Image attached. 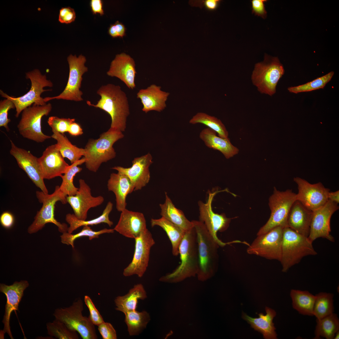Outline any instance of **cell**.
Masks as SVG:
<instances>
[{"mask_svg":"<svg viewBox=\"0 0 339 339\" xmlns=\"http://www.w3.org/2000/svg\"><path fill=\"white\" fill-rule=\"evenodd\" d=\"M339 209L338 204L329 200L323 206L312 211L309 239L313 242L319 238L335 241L330 234V220L333 214Z\"/></svg>","mask_w":339,"mask_h":339,"instance_id":"cell-17","label":"cell"},{"mask_svg":"<svg viewBox=\"0 0 339 339\" xmlns=\"http://www.w3.org/2000/svg\"><path fill=\"white\" fill-rule=\"evenodd\" d=\"M217 133L210 128H206L201 131L199 137L207 147L219 151L227 159L239 153V149L231 143L229 137L222 138Z\"/></svg>","mask_w":339,"mask_h":339,"instance_id":"cell-29","label":"cell"},{"mask_svg":"<svg viewBox=\"0 0 339 339\" xmlns=\"http://www.w3.org/2000/svg\"><path fill=\"white\" fill-rule=\"evenodd\" d=\"M290 296L293 308L299 314L309 316H314L313 308L316 299L314 295L308 291L292 289Z\"/></svg>","mask_w":339,"mask_h":339,"instance_id":"cell-33","label":"cell"},{"mask_svg":"<svg viewBox=\"0 0 339 339\" xmlns=\"http://www.w3.org/2000/svg\"><path fill=\"white\" fill-rule=\"evenodd\" d=\"M315 296L313 308V315L316 318V320H320L334 313L333 294L320 292Z\"/></svg>","mask_w":339,"mask_h":339,"instance_id":"cell-40","label":"cell"},{"mask_svg":"<svg viewBox=\"0 0 339 339\" xmlns=\"http://www.w3.org/2000/svg\"><path fill=\"white\" fill-rule=\"evenodd\" d=\"M316 322L315 339H320L321 337L326 339H334L336 333L339 331V319L334 313L320 320H316Z\"/></svg>","mask_w":339,"mask_h":339,"instance_id":"cell-37","label":"cell"},{"mask_svg":"<svg viewBox=\"0 0 339 339\" xmlns=\"http://www.w3.org/2000/svg\"><path fill=\"white\" fill-rule=\"evenodd\" d=\"M296 200V194L291 190L280 191L274 187L273 193L269 199L270 216L266 223L260 229L257 235L266 233L277 227H288V214L292 205Z\"/></svg>","mask_w":339,"mask_h":339,"instance_id":"cell-7","label":"cell"},{"mask_svg":"<svg viewBox=\"0 0 339 339\" xmlns=\"http://www.w3.org/2000/svg\"><path fill=\"white\" fill-rule=\"evenodd\" d=\"M161 86L152 84L137 93V98L141 100L142 110L145 113L151 110L161 112L166 107V101L170 93L162 91Z\"/></svg>","mask_w":339,"mask_h":339,"instance_id":"cell-25","label":"cell"},{"mask_svg":"<svg viewBox=\"0 0 339 339\" xmlns=\"http://www.w3.org/2000/svg\"><path fill=\"white\" fill-rule=\"evenodd\" d=\"M107 187L108 191L113 192L115 195L117 210L121 212L126 209V197L134 191L129 178L119 172L112 173L108 180Z\"/></svg>","mask_w":339,"mask_h":339,"instance_id":"cell-26","label":"cell"},{"mask_svg":"<svg viewBox=\"0 0 339 339\" xmlns=\"http://www.w3.org/2000/svg\"><path fill=\"white\" fill-rule=\"evenodd\" d=\"M334 74V72L331 71L304 84L288 87V89L290 92L297 94L323 89L326 84L331 80Z\"/></svg>","mask_w":339,"mask_h":339,"instance_id":"cell-43","label":"cell"},{"mask_svg":"<svg viewBox=\"0 0 339 339\" xmlns=\"http://www.w3.org/2000/svg\"><path fill=\"white\" fill-rule=\"evenodd\" d=\"M134 239L133 257L131 263L124 270L123 275L125 277L137 275L141 277L148 266L150 250L155 242L147 229Z\"/></svg>","mask_w":339,"mask_h":339,"instance_id":"cell-14","label":"cell"},{"mask_svg":"<svg viewBox=\"0 0 339 339\" xmlns=\"http://www.w3.org/2000/svg\"><path fill=\"white\" fill-rule=\"evenodd\" d=\"M121 212L114 230L126 237L135 239L147 229L145 218L143 213L126 209Z\"/></svg>","mask_w":339,"mask_h":339,"instance_id":"cell-24","label":"cell"},{"mask_svg":"<svg viewBox=\"0 0 339 339\" xmlns=\"http://www.w3.org/2000/svg\"><path fill=\"white\" fill-rule=\"evenodd\" d=\"M312 211L296 200L290 210L287 220L288 227L306 237L309 233Z\"/></svg>","mask_w":339,"mask_h":339,"instance_id":"cell-27","label":"cell"},{"mask_svg":"<svg viewBox=\"0 0 339 339\" xmlns=\"http://www.w3.org/2000/svg\"><path fill=\"white\" fill-rule=\"evenodd\" d=\"M15 108L14 103L10 100L6 98L0 102V126L4 127L7 131L9 130L8 123L11 121L8 118V111L11 109Z\"/></svg>","mask_w":339,"mask_h":339,"instance_id":"cell-45","label":"cell"},{"mask_svg":"<svg viewBox=\"0 0 339 339\" xmlns=\"http://www.w3.org/2000/svg\"><path fill=\"white\" fill-rule=\"evenodd\" d=\"M75 18V11L70 7H63L60 10L58 21L60 23L69 24L74 22Z\"/></svg>","mask_w":339,"mask_h":339,"instance_id":"cell-49","label":"cell"},{"mask_svg":"<svg viewBox=\"0 0 339 339\" xmlns=\"http://www.w3.org/2000/svg\"><path fill=\"white\" fill-rule=\"evenodd\" d=\"M10 154L16 159L19 166L25 172L36 186L45 193H48L45 185L38 158L29 151L18 147L10 140Z\"/></svg>","mask_w":339,"mask_h":339,"instance_id":"cell-18","label":"cell"},{"mask_svg":"<svg viewBox=\"0 0 339 339\" xmlns=\"http://www.w3.org/2000/svg\"><path fill=\"white\" fill-rule=\"evenodd\" d=\"M114 229H107L105 228L99 231H93L89 226H83L82 229L79 233L75 234H72L68 232L63 233L61 236V242L64 244L70 245L73 248H74V242L77 238L83 236H86L89 237L90 240L94 238H98L99 235L106 233H113Z\"/></svg>","mask_w":339,"mask_h":339,"instance_id":"cell-42","label":"cell"},{"mask_svg":"<svg viewBox=\"0 0 339 339\" xmlns=\"http://www.w3.org/2000/svg\"><path fill=\"white\" fill-rule=\"evenodd\" d=\"M26 78L30 80L31 88L28 92L22 96L17 97L10 96L0 90V94L2 97L10 100L14 104L16 111L15 116L17 118L24 110L32 104L39 105L46 104L40 95L45 91L52 90L44 89V87H51L53 86L52 83L47 79L46 75H42L38 69L26 73Z\"/></svg>","mask_w":339,"mask_h":339,"instance_id":"cell-9","label":"cell"},{"mask_svg":"<svg viewBox=\"0 0 339 339\" xmlns=\"http://www.w3.org/2000/svg\"><path fill=\"white\" fill-rule=\"evenodd\" d=\"M298 186L297 200L313 211L325 204L328 200L330 190L321 182L311 184L306 180L297 177L293 179Z\"/></svg>","mask_w":339,"mask_h":339,"instance_id":"cell-16","label":"cell"},{"mask_svg":"<svg viewBox=\"0 0 339 339\" xmlns=\"http://www.w3.org/2000/svg\"><path fill=\"white\" fill-rule=\"evenodd\" d=\"M108 32L113 38H123L125 35L126 28L123 24L117 21L114 24L110 25Z\"/></svg>","mask_w":339,"mask_h":339,"instance_id":"cell-51","label":"cell"},{"mask_svg":"<svg viewBox=\"0 0 339 339\" xmlns=\"http://www.w3.org/2000/svg\"><path fill=\"white\" fill-rule=\"evenodd\" d=\"M48 334L59 339H78L77 331L68 328L63 322L55 319L46 324Z\"/></svg>","mask_w":339,"mask_h":339,"instance_id":"cell-41","label":"cell"},{"mask_svg":"<svg viewBox=\"0 0 339 339\" xmlns=\"http://www.w3.org/2000/svg\"><path fill=\"white\" fill-rule=\"evenodd\" d=\"M218 192H210L207 202L204 203L198 202L200 212V221L204 223L207 231L215 241L220 247H224L229 242L224 243L220 240L217 236L218 231H225L229 226L231 218L226 216L224 213L219 214L215 213L212 209V204L213 197Z\"/></svg>","mask_w":339,"mask_h":339,"instance_id":"cell-15","label":"cell"},{"mask_svg":"<svg viewBox=\"0 0 339 339\" xmlns=\"http://www.w3.org/2000/svg\"><path fill=\"white\" fill-rule=\"evenodd\" d=\"M180 265L172 272L161 277L159 280L176 282L197 273L199 257L196 235L194 228L186 232L179 248Z\"/></svg>","mask_w":339,"mask_h":339,"instance_id":"cell-2","label":"cell"},{"mask_svg":"<svg viewBox=\"0 0 339 339\" xmlns=\"http://www.w3.org/2000/svg\"><path fill=\"white\" fill-rule=\"evenodd\" d=\"M97 93L101 97L97 103L93 104L87 101V104L102 109L110 115L111 119L110 128L124 131L127 118L130 114L128 100L125 93L119 86L109 83L100 87Z\"/></svg>","mask_w":339,"mask_h":339,"instance_id":"cell-1","label":"cell"},{"mask_svg":"<svg viewBox=\"0 0 339 339\" xmlns=\"http://www.w3.org/2000/svg\"><path fill=\"white\" fill-rule=\"evenodd\" d=\"M284 73L278 58L266 54L264 60L255 65L251 80L260 92L271 96L276 92L277 83Z\"/></svg>","mask_w":339,"mask_h":339,"instance_id":"cell-6","label":"cell"},{"mask_svg":"<svg viewBox=\"0 0 339 339\" xmlns=\"http://www.w3.org/2000/svg\"><path fill=\"white\" fill-rule=\"evenodd\" d=\"M85 160L84 157L72 164L69 165L64 175L61 176L62 181L59 189L66 196L74 195L78 192V188L74 185L73 180L76 175L82 170V168L78 166L85 163Z\"/></svg>","mask_w":339,"mask_h":339,"instance_id":"cell-38","label":"cell"},{"mask_svg":"<svg viewBox=\"0 0 339 339\" xmlns=\"http://www.w3.org/2000/svg\"><path fill=\"white\" fill-rule=\"evenodd\" d=\"M113 207V203L111 202H109L101 215L97 218L89 220L78 219L73 214H67L66 220L70 225L68 228L67 232L72 234L74 231L80 227L97 225L101 223H106L109 227H111L113 223L110 220L109 216L112 210Z\"/></svg>","mask_w":339,"mask_h":339,"instance_id":"cell-34","label":"cell"},{"mask_svg":"<svg viewBox=\"0 0 339 339\" xmlns=\"http://www.w3.org/2000/svg\"><path fill=\"white\" fill-rule=\"evenodd\" d=\"M189 123L192 124H203L215 132L220 137L228 138V132L222 121L217 118L206 113L202 112L197 113L190 120Z\"/></svg>","mask_w":339,"mask_h":339,"instance_id":"cell-39","label":"cell"},{"mask_svg":"<svg viewBox=\"0 0 339 339\" xmlns=\"http://www.w3.org/2000/svg\"><path fill=\"white\" fill-rule=\"evenodd\" d=\"M124 137L122 132L110 128L98 139L89 140L84 148L86 168L96 172L103 163L115 158L116 153L113 145Z\"/></svg>","mask_w":339,"mask_h":339,"instance_id":"cell-3","label":"cell"},{"mask_svg":"<svg viewBox=\"0 0 339 339\" xmlns=\"http://www.w3.org/2000/svg\"><path fill=\"white\" fill-rule=\"evenodd\" d=\"M328 200L337 204L339 203V191L334 192L329 191L328 195Z\"/></svg>","mask_w":339,"mask_h":339,"instance_id":"cell-55","label":"cell"},{"mask_svg":"<svg viewBox=\"0 0 339 339\" xmlns=\"http://www.w3.org/2000/svg\"><path fill=\"white\" fill-rule=\"evenodd\" d=\"M29 285L27 281H15L12 284L8 285L3 283L0 284V291L6 296L7 301L5 306V313L2 322L4 328L2 330L5 334L7 333L11 339H13L10 325L11 315L14 310H19V306L24 295L25 290Z\"/></svg>","mask_w":339,"mask_h":339,"instance_id":"cell-20","label":"cell"},{"mask_svg":"<svg viewBox=\"0 0 339 339\" xmlns=\"http://www.w3.org/2000/svg\"><path fill=\"white\" fill-rule=\"evenodd\" d=\"M69 67V75L68 81L63 91L59 95L53 97L45 98L44 101L46 103L50 100L62 99L75 101H80L82 98V92L80 90L83 80V75L88 71V68L85 65L86 61V57L80 55L78 57L76 55H69L67 57Z\"/></svg>","mask_w":339,"mask_h":339,"instance_id":"cell-12","label":"cell"},{"mask_svg":"<svg viewBox=\"0 0 339 339\" xmlns=\"http://www.w3.org/2000/svg\"><path fill=\"white\" fill-rule=\"evenodd\" d=\"M51 137L57 141L56 144L61 154L67 158L71 164L80 159L85 153L84 148H80L73 145L64 135L54 130Z\"/></svg>","mask_w":339,"mask_h":339,"instance_id":"cell-35","label":"cell"},{"mask_svg":"<svg viewBox=\"0 0 339 339\" xmlns=\"http://www.w3.org/2000/svg\"><path fill=\"white\" fill-rule=\"evenodd\" d=\"M98 329L103 339H116V331L110 323L103 322L98 326Z\"/></svg>","mask_w":339,"mask_h":339,"instance_id":"cell-48","label":"cell"},{"mask_svg":"<svg viewBox=\"0 0 339 339\" xmlns=\"http://www.w3.org/2000/svg\"><path fill=\"white\" fill-rule=\"evenodd\" d=\"M75 121L74 118H60L57 116H51L48 118L47 123L51 128L52 130L64 134V133L68 131L70 125Z\"/></svg>","mask_w":339,"mask_h":339,"instance_id":"cell-44","label":"cell"},{"mask_svg":"<svg viewBox=\"0 0 339 339\" xmlns=\"http://www.w3.org/2000/svg\"><path fill=\"white\" fill-rule=\"evenodd\" d=\"M67 132L71 135L73 136H79L83 133V129L80 125L75 122L70 125Z\"/></svg>","mask_w":339,"mask_h":339,"instance_id":"cell-54","label":"cell"},{"mask_svg":"<svg viewBox=\"0 0 339 339\" xmlns=\"http://www.w3.org/2000/svg\"><path fill=\"white\" fill-rule=\"evenodd\" d=\"M136 73L134 59L124 53L116 55L107 72L108 76L118 78L131 89L136 87L135 78Z\"/></svg>","mask_w":339,"mask_h":339,"instance_id":"cell-23","label":"cell"},{"mask_svg":"<svg viewBox=\"0 0 339 339\" xmlns=\"http://www.w3.org/2000/svg\"><path fill=\"white\" fill-rule=\"evenodd\" d=\"M151 155L148 153L135 158L130 167L117 166L112 169L126 176L132 182L134 191H136L141 190L148 183L150 178L149 167L153 163Z\"/></svg>","mask_w":339,"mask_h":339,"instance_id":"cell-21","label":"cell"},{"mask_svg":"<svg viewBox=\"0 0 339 339\" xmlns=\"http://www.w3.org/2000/svg\"><path fill=\"white\" fill-rule=\"evenodd\" d=\"M165 200L164 203L160 204V215L170 222L181 228L185 231L193 228L192 221H189L183 212L175 207L170 198L165 192Z\"/></svg>","mask_w":339,"mask_h":339,"instance_id":"cell-31","label":"cell"},{"mask_svg":"<svg viewBox=\"0 0 339 339\" xmlns=\"http://www.w3.org/2000/svg\"><path fill=\"white\" fill-rule=\"evenodd\" d=\"M220 0H190L189 4L192 7H198L201 8L204 7L210 11L216 10L219 6Z\"/></svg>","mask_w":339,"mask_h":339,"instance_id":"cell-47","label":"cell"},{"mask_svg":"<svg viewBox=\"0 0 339 339\" xmlns=\"http://www.w3.org/2000/svg\"><path fill=\"white\" fill-rule=\"evenodd\" d=\"M265 310L266 314L264 315L262 313L257 314L259 316L258 318L251 317L243 312L242 318L255 330L261 333L264 339H277V335L275 331L276 329L273 322L276 313L274 309L267 307H266Z\"/></svg>","mask_w":339,"mask_h":339,"instance_id":"cell-28","label":"cell"},{"mask_svg":"<svg viewBox=\"0 0 339 339\" xmlns=\"http://www.w3.org/2000/svg\"><path fill=\"white\" fill-rule=\"evenodd\" d=\"M339 331H337L336 333L334 339H338L339 338Z\"/></svg>","mask_w":339,"mask_h":339,"instance_id":"cell-56","label":"cell"},{"mask_svg":"<svg viewBox=\"0 0 339 339\" xmlns=\"http://www.w3.org/2000/svg\"><path fill=\"white\" fill-rule=\"evenodd\" d=\"M0 222L2 226L5 229L11 228L14 222V218L13 215L8 212L3 213L0 217Z\"/></svg>","mask_w":339,"mask_h":339,"instance_id":"cell-52","label":"cell"},{"mask_svg":"<svg viewBox=\"0 0 339 339\" xmlns=\"http://www.w3.org/2000/svg\"><path fill=\"white\" fill-rule=\"evenodd\" d=\"M196 235L199 257L198 277L201 280L211 277L218 261V249L219 246L208 232L203 223L192 221Z\"/></svg>","mask_w":339,"mask_h":339,"instance_id":"cell-4","label":"cell"},{"mask_svg":"<svg viewBox=\"0 0 339 339\" xmlns=\"http://www.w3.org/2000/svg\"><path fill=\"white\" fill-rule=\"evenodd\" d=\"M44 179H51L64 174L69 165L66 163L56 144L49 146L38 158Z\"/></svg>","mask_w":339,"mask_h":339,"instance_id":"cell-22","label":"cell"},{"mask_svg":"<svg viewBox=\"0 0 339 339\" xmlns=\"http://www.w3.org/2000/svg\"><path fill=\"white\" fill-rule=\"evenodd\" d=\"M84 301L89 311L90 314L88 317L93 324L94 325L98 326L104 322L102 316L90 297L87 295L85 296Z\"/></svg>","mask_w":339,"mask_h":339,"instance_id":"cell-46","label":"cell"},{"mask_svg":"<svg viewBox=\"0 0 339 339\" xmlns=\"http://www.w3.org/2000/svg\"><path fill=\"white\" fill-rule=\"evenodd\" d=\"M83 301L78 298L69 307L56 309L53 315L70 329L79 333L83 339H97L94 325L88 317L83 315Z\"/></svg>","mask_w":339,"mask_h":339,"instance_id":"cell-10","label":"cell"},{"mask_svg":"<svg viewBox=\"0 0 339 339\" xmlns=\"http://www.w3.org/2000/svg\"><path fill=\"white\" fill-rule=\"evenodd\" d=\"M266 0H252L251 1L252 13L255 15L265 19L267 17V11L265 7Z\"/></svg>","mask_w":339,"mask_h":339,"instance_id":"cell-50","label":"cell"},{"mask_svg":"<svg viewBox=\"0 0 339 339\" xmlns=\"http://www.w3.org/2000/svg\"><path fill=\"white\" fill-rule=\"evenodd\" d=\"M283 228L277 227L266 233L258 235L249 245L247 253L280 261Z\"/></svg>","mask_w":339,"mask_h":339,"instance_id":"cell-13","label":"cell"},{"mask_svg":"<svg viewBox=\"0 0 339 339\" xmlns=\"http://www.w3.org/2000/svg\"><path fill=\"white\" fill-rule=\"evenodd\" d=\"M317 254L312 242L308 237L288 227L283 228L280 261L282 272H287L292 266L299 263L304 257Z\"/></svg>","mask_w":339,"mask_h":339,"instance_id":"cell-5","label":"cell"},{"mask_svg":"<svg viewBox=\"0 0 339 339\" xmlns=\"http://www.w3.org/2000/svg\"><path fill=\"white\" fill-rule=\"evenodd\" d=\"M147 298V293L143 286L142 284H137L134 285L126 294L115 298V309L124 314L136 310L138 300H143Z\"/></svg>","mask_w":339,"mask_h":339,"instance_id":"cell-30","label":"cell"},{"mask_svg":"<svg viewBox=\"0 0 339 339\" xmlns=\"http://www.w3.org/2000/svg\"><path fill=\"white\" fill-rule=\"evenodd\" d=\"M150 223L152 227L159 226L165 231L172 245L173 255H178L179 245L186 232L163 217L159 219L152 218Z\"/></svg>","mask_w":339,"mask_h":339,"instance_id":"cell-32","label":"cell"},{"mask_svg":"<svg viewBox=\"0 0 339 339\" xmlns=\"http://www.w3.org/2000/svg\"><path fill=\"white\" fill-rule=\"evenodd\" d=\"M124 314L125 322L131 336L139 335L146 327L150 320L149 314L145 310L139 312L136 310L127 312Z\"/></svg>","mask_w":339,"mask_h":339,"instance_id":"cell-36","label":"cell"},{"mask_svg":"<svg viewBox=\"0 0 339 339\" xmlns=\"http://www.w3.org/2000/svg\"><path fill=\"white\" fill-rule=\"evenodd\" d=\"M52 105L48 103L43 105L33 104L22 111L21 119L17 126L20 134L24 137L37 143H42L51 137L42 132L41 121L51 110Z\"/></svg>","mask_w":339,"mask_h":339,"instance_id":"cell-11","label":"cell"},{"mask_svg":"<svg viewBox=\"0 0 339 339\" xmlns=\"http://www.w3.org/2000/svg\"><path fill=\"white\" fill-rule=\"evenodd\" d=\"M91 11L94 14H99L100 16L104 14L103 8V2L101 0H91L90 2Z\"/></svg>","mask_w":339,"mask_h":339,"instance_id":"cell-53","label":"cell"},{"mask_svg":"<svg viewBox=\"0 0 339 339\" xmlns=\"http://www.w3.org/2000/svg\"><path fill=\"white\" fill-rule=\"evenodd\" d=\"M79 187L76 194L67 196V200L73 209L76 217L85 220L89 210L101 205L104 199L101 196H93L90 188L84 180H79Z\"/></svg>","mask_w":339,"mask_h":339,"instance_id":"cell-19","label":"cell"},{"mask_svg":"<svg viewBox=\"0 0 339 339\" xmlns=\"http://www.w3.org/2000/svg\"><path fill=\"white\" fill-rule=\"evenodd\" d=\"M59 186H56L54 192L51 194L42 191H37L36 195L39 202L42 203L40 210L37 212L35 220L29 227L28 232L32 234L41 229L48 223H52L57 226L59 232L63 233L67 231L68 227L65 223L58 222L54 218L55 205L58 201L62 204L67 202V197L59 190Z\"/></svg>","mask_w":339,"mask_h":339,"instance_id":"cell-8","label":"cell"}]
</instances>
